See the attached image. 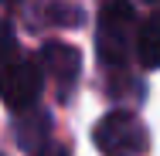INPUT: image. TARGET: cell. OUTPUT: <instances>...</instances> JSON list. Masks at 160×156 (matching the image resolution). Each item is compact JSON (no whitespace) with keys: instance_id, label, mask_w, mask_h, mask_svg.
<instances>
[{"instance_id":"cell-1","label":"cell","mask_w":160,"mask_h":156,"mask_svg":"<svg viewBox=\"0 0 160 156\" xmlns=\"http://www.w3.org/2000/svg\"><path fill=\"white\" fill-rule=\"evenodd\" d=\"M96 48H99V61L109 71H123L129 58L136 54V17L126 0H102Z\"/></svg>"},{"instance_id":"cell-2","label":"cell","mask_w":160,"mask_h":156,"mask_svg":"<svg viewBox=\"0 0 160 156\" xmlns=\"http://www.w3.org/2000/svg\"><path fill=\"white\" fill-rule=\"evenodd\" d=\"M92 139H96V149L102 156H143L150 146L147 125L140 122V116H133L126 109L106 112L96 122Z\"/></svg>"},{"instance_id":"cell-3","label":"cell","mask_w":160,"mask_h":156,"mask_svg":"<svg viewBox=\"0 0 160 156\" xmlns=\"http://www.w3.org/2000/svg\"><path fill=\"white\" fill-rule=\"evenodd\" d=\"M44 92V68L31 58H14L7 68H0V98L14 112H28L38 105Z\"/></svg>"},{"instance_id":"cell-4","label":"cell","mask_w":160,"mask_h":156,"mask_svg":"<svg viewBox=\"0 0 160 156\" xmlns=\"http://www.w3.org/2000/svg\"><path fill=\"white\" fill-rule=\"evenodd\" d=\"M41 68L55 78V85H62V92H68L82 71V58L72 44H62V41H48L41 48Z\"/></svg>"},{"instance_id":"cell-5","label":"cell","mask_w":160,"mask_h":156,"mask_svg":"<svg viewBox=\"0 0 160 156\" xmlns=\"http://www.w3.org/2000/svg\"><path fill=\"white\" fill-rule=\"evenodd\" d=\"M136 61L143 68H160V10H153L136 27Z\"/></svg>"},{"instance_id":"cell-6","label":"cell","mask_w":160,"mask_h":156,"mask_svg":"<svg viewBox=\"0 0 160 156\" xmlns=\"http://www.w3.org/2000/svg\"><path fill=\"white\" fill-rule=\"evenodd\" d=\"M17 139H21V146L28 153H38L41 146H48L51 143V122H48V116L28 109V122L24 119L17 122Z\"/></svg>"},{"instance_id":"cell-7","label":"cell","mask_w":160,"mask_h":156,"mask_svg":"<svg viewBox=\"0 0 160 156\" xmlns=\"http://www.w3.org/2000/svg\"><path fill=\"white\" fill-rule=\"evenodd\" d=\"M14 54H17V37H14L7 21H0V68H7L14 61Z\"/></svg>"},{"instance_id":"cell-8","label":"cell","mask_w":160,"mask_h":156,"mask_svg":"<svg viewBox=\"0 0 160 156\" xmlns=\"http://www.w3.org/2000/svg\"><path fill=\"white\" fill-rule=\"evenodd\" d=\"M31 156H65V149H62V146H55V143H48V146H41V149L31 153Z\"/></svg>"},{"instance_id":"cell-9","label":"cell","mask_w":160,"mask_h":156,"mask_svg":"<svg viewBox=\"0 0 160 156\" xmlns=\"http://www.w3.org/2000/svg\"><path fill=\"white\" fill-rule=\"evenodd\" d=\"M0 3H17V0H0Z\"/></svg>"},{"instance_id":"cell-10","label":"cell","mask_w":160,"mask_h":156,"mask_svg":"<svg viewBox=\"0 0 160 156\" xmlns=\"http://www.w3.org/2000/svg\"><path fill=\"white\" fill-rule=\"evenodd\" d=\"M150 3H160V0H150Z\"/></svg>"}]
</instances>
